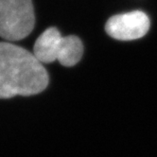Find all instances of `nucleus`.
Returning <instances> with one entry per match:
<instances>
[{
	"label": "nucleus",
	"mask_w": 157,
	"mask_h": 157,
	"mask_svg": "<svg viewBox=\"0 0 157 157\" xmlns=\"http://www.w3.org/2000/svg\"><path fill=\"white\" fill-rule=\"evenodd\" d=\"M48 82V73L34 54L12 43L0 42V98L37 95Z\"/></svg>",
	"instance_id": "nucleus-1"
},
{
	"label": "nucleus",
	"mask_w": 157,
	"mask_h": 157,
	"mask_svg": "<svg viewBox=\"0 0 157 157\" xmlns=\"http://www.w3.org/2000/svg\"><path fill=\"white\" fill-rule=\"evenodd\" d=\"M33 54L42 63L58 61L65 67H71L81 61L83 44L78 36L63 37L57 29L51 27L37 38L33 47Z\"/></svg>",
	"instance_id": "nucleus-2"
},
{
	"label": "nucleus",
	"mask_w": 157,
	"mask_h": 157,
	"mask_svg": "<svg viewBox=\"0 0 157 157\" xmlns=\"http://www.w3.org/2000/svg\"><path fill=\"white\" fill-rule=\"evenodd\" d=\"M35 25L32 0H0V37L15 42L29 36Z\"/></svg>",
	"instance_id": "nucleus-3"
},
{
	"label": "nucleus",
	"mask_w": 157,
	"mask_h": 157,
	"mask_svg": "<svg viewBox=\"0 0 157 157\" xmlns=\"http://www.w3.org/2000/svg\"><path fill=\"white\" fill-rule=\"evenodd\" d=\"M149 16L141 10L116 14L105 24L107 34L119 41H132L142 38L150 29Z\"/></svg>",
	"instance_id": "nucleus-4"
}]
</instances>
